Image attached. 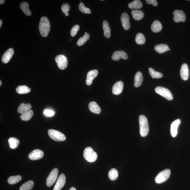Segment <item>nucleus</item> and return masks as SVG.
I'll return each mask as SVG.
<instances>
[{
    "label": "nucleus",
    "instance_id": "ddd939ff",
    "mask_svg": "<svg viewBox=\"0 0 190 190\" xmlns=\"http://www.w3.org/2000/svg\"><path fill=\"white\" fill-rule=\"evenodd\" d=\"M112 59L114 61H118L120 59L127 60L128 58L127 53L122 51L114 52L112 56Z\"/></svg>",
    "mask_w": 190,
    "mask_h": 190
},
{
    "label": "nucleus",
    "instance_id": "72a5a7b5",
    "mask_svg": "<svg viewBox=\"0 0 190 190\" xmlns=\"http://www.w3.org/2000/svg\"><path fill=\"white\" fill-rule=\"evenodd\" d=\"M89 34L85 32V34L83 36V37L80 38L78 40L77 45L79 46L83 45L89 39Z\"/></svg>",
    "mask_w": 190,
    "mask_h": 190
},
{
    "label": "nucleus",
    "instance_id": "f257e3e1",
    "mask_svg": "<svg viewBox=\"0 0 190 190\" xmlns=\"http://www.w3.org/2000/svg\"><path fill=\"white\" fill-rule=\"evenodd\" d=\"M39 29L40 34L43 37H47L50 31V23L46 17L41 18L39 23Z\"/></svg>",
    "mask_w": 190,
    "mask_h": 190
},
{
    "label": "nucleus",
    "instance_id": "4c0bfd02",
    "mask_svg": "<svg viewBox=\"0 0 190 190\" xmlns=\"http://www.w3.org/2000/svg\"><path fill=\"white\" fill-rule=\"evenodd\" d=\"M70 9V6L67 3L63 4L61 7V10L63 13L65 14L66 16H68L69 15L68 12H69Z\"/></svg>",
    "mask_w": 190,
    "mask_h": 190
},
{
    "label": "nucleus",
    "instance_id": "c03bdc74",
    "mask_svg": "<svg viewBox=\"0 0 190 190\" xmlns=\"http://www.w3.org/2000/svg\"><path fill=\"white\" fill-rule=\"evenodd\" d=\"M69 190H76L75 188L74 187H72L71 188V189H70Z\"/></svg>",
    "mask_w": 190,
    "mask_h": 190
},
{
    "label": "nucleus",
    "instance_id": "1a4fd4ad",
    "mask_svg": "<svg viewBox=\"0 0 190 190\" xmlns=\"http://www.w3.org/2000/svg\"><path fill=\"white\" fill-rule=\"evenodd\" d=\"M174 21L175 22L178 23L179 22H184L186 20V17L184 12L182 10H176L173 12Z\"/></svg>",
    "mask_w": 190,
    "mask_h": 190
},
{
    "label": "nucleus",
    "instance_id": "e433bc0d",
    "mask_svg": "<svg viewBox=\"0 0 190 190\" xmlns=\"http://www.w3.org/2000/svg\"><path fill=\"white\" fill-rule=\"evenodd\" d=\"M79 9L80 11L83 13L86 14H91V13L90 9L86 7L83 3L80 4L79 6Z\"/></svg>",
    "mask_w": 190,
    "mask_h": 190
},
{
    "label": "nucleus",
    "instance_id": "9d476101",
    "mask_svg": "<svg viewBox=\"0 0 190 190\" xmlns=\"http://www.w3.org/2000/svg\"><path fill=\"white\" fill-rule=\"evenodd\" d=\"M44 156L43 152L41 150H34L29 153V158L32 160H37L42 159Z\"/></svg>",
    "mask_w": 190,
    "mask_h": 190
},
{
    "label": "nucleus",
    "instance_id": "79ce46f5",
    "mask_svg": "<svg viewBox=\"0 0 190 190\" xmlns=\"http://www.w3.org/2000/svg\"><path fill=\"white\" fill-rule=\"evenodd\" d=\"M5 2V1H4V0H1L0 1V4H3Z\"/></svg>",
    "mask_w": 190,
    "mask_h": 190
},
{
    "label": "nucleus",
    "instance_id": "5701e85b",
    "mask_svg": "<svg viewBox=\"0 0 190 190\" xmlns=\"http://www.w3.org/2000/svg\"><path fill=\"white\" fill-rule=\"evenodd\" d=\"M131 13L133 19L136 21L140 20L144 16L143 12L141 10H133Z\"/></svg>",
    "mask_w": 190,
    "mask_h": 190
},
{
    "label": "nucleus",
    "instance_id": "aec40b11",
    "mask_svg": "<svg viewBox=\"0 0 190 190\" xmlns=\"http://www.w3.org/2000/svg\"><path fill=\"white\" fill-rule=\"evenodd\" d=\"M103 27L105 37L107 39H110L111 37V29L108 22L107 21H104L103 23Z\"/></svg>",
    "mask_w": 190,
    "mask_h": 190
},
{
    "label": "nucleus",
    "instance_id": "f704fd0d",
    "mask_svg": "<svg viewBox=\"0 0 190 190\" xmlns=\"http://www.w3.org/2000/svg\"><path fill=\"white\" fill-rule=\"evenodd\" d=\"M136 42L138 45H143L145 42V36L142 34L139 33L137 34L136 37Z\"/></svg>",
    "mask_w": 190,
    "mask_h": 190
},
{
    "label": "nucleus",
    "instance_id": "c85d7f7f",
    "mask_svg": "<svg viewBox=\"0 0 190 190\" xmlns=\"http://www.w3.org/2000/svg\"><path fill=\"white\" fill-rule=\"evenodd\" d=\"M16 91L19 94H25L30 92L31 89L26 86H19L16 88Z\"/></svg>",
    "mask_w": 190,
    "mask_h": 190
},
{
    "label": "nucleus",
    "instance_id": "37998d69",
    "mask_svg": "<svg viewBox=\"0 0 190 190\" xmlns=\"http://www.w3.org/2000/svg\"><path fill=\"white\" fill-rule=\"evenodd\" d=\"M2 25V21L1 19L0 20V28H1Z\"/></svg>",
    "mask_w": 190,
    "mask_h": 190
},
{
    "label": "nucleus",
    "instance_id": "412c9836",
    "mask_svg": "<svg viewBox=\"0 0 190 190\" xmlns=\"http://www.w3.org/2000/svg\"><path fill=\"white\" fill-rule=\"evenodd\" d=\"M31 107V105L30 103L26 104L22 103L18 108L17 112L18 113L22 114L25 112L30 110Z\"/></svg>",
    "mask_w": 190,
    "mask_h": 190
},
{
    "label": "nucleus",
    "instance_id": "a878e982",
    "mask_svg": "<svg viewBox=\"0 0 190 190\" xmlns=\"http://www.w3.org/2000/svg\"><path fill=\"white\" fill-rule=\"evenodd\" d=\"M20 8L26 15L30 16L31 15V12L29 9V5L28 3L26 2H23L21 4Z\"/></svg>",
    "mask_w": 190,
    "mask_h": 190
},
{
    "label": "nucleus",
    "instance_id": "58836bf2",
    "mask_svg": "<svg viewBox=\"0 0 190 190\" xmlns=\"http://www.w3.org/2000/svg\"><path fill=\"white\" fill-rule=\"evenodd\" d=\"M80 29V26L79 25H76L72 28L71 31V35L72 37H75L77 34L78 31Z\"/></svg>",
    "mask_w": 190,
    "mask_h": 190
},
{
    "label": "nucleus",
    "instance_id": "6e6552de",
    "mask_svg": "<svg viewBox=\"0 0 190 190\" xmlns=\"http://www.w3.org/2000/svg\"><path fill=\"white\" fill-rule=\"evenodd\" d=\"M59 170L57 168L54 169L49 174L47 179L46 184L48 187L52 186L57 180Z\"/></svg>",
    "mask_w": 190,
    "mask_h": 190
},
{
    "label": "nucleus",
    "instance_id": "7ed1b4c3",
    "mask_svg": "<svg viewBox=\"0 0 190 190\" xmlns=\"http://www.w3.org/2000/svg\"><path fill=\"white\" fill-rule=\"evenodd\" d=\"M83 156L86 160L90 162H93L96 161L98 156L92 148L88 147L84 151Z\"/></svg>",
    "mask_w": 190,
    "mask_h": 190
},
{
    "label": "nucleus",
    "instance_id": "a211bd4d",
    "mask_svg": "<svg viewBox=\"0 0 190 190\" xmlns=\"http://www.w3.org/2000/svg\"><path fill=\"white\" fill-rule=\"evenodd\" d=\"M123 83L121 81H118L114 85L113 88V93L115 95H119L123 90Z\"/></svg>",
    "mask_w": 190,
    "mask_h": 190
},
{
    "label": "nucleus",
    "instance_id": "2f4dec72",
    "mask_svg": "<svg viewBox=\"0 0 190 190\" xmlns=\"http://www.w3.org/2000/svg\"><path fill=\"white\" fill-rule=\"evenodd\" d=\"M150 75L153 78H161L163 77V74L159 72H156L153 68H150L149 69Z\"/></svg>",
    "mask_w": 190,
    "mask_h": 190
},
{
    "label": "nucleus",
    "instance_id": "dca6fc26",
    "mask_svg": "<svg viewBox=\"0 0 190 190\" xmlns=\"http://www.w3.org/2000/svg\"><path fill=\"white\" fill-rule=\"evenodd\" d=\"M98 71L97 70H93L88 73L87 79L86 80V83L87 85H91L94 79H95L98 75Z\"/></svg>",
    "mask_w": 190,
    "mask_h": 190
},
{
    "label": "nucleus",
    "instance_id": "473e14b6",
    "mask_svg": "<svg viewBox=\"0 0 190 190\" xmlns=\"http://www.w3.org/2000/svg\"><path fill=\"white\" fill-rule=\"evenodd\" d=\"M22 179V177L20 175L11 176L8 179L7 182L10 184L14 185L21 181Z\"/></svg>",
    "mask_w": 190,
    "mask_h": 190
},
{
    "label": "nucleus",
    "instance_id": "f8f14e48",
    "mask_svg": "<svg viewBox=\"0 0 190 190\" xmlns=\"http://www.w3.org/2000/svg\"><path fill=\"white\" fill-rule=\"evenodd\" d=\"M14 54V51L12 48H10L7 50L4 53L1 58V61L4 63H7L10 60Z\"/></svg>",
    "mask_w": 190,
    "mask_h": 190
},
{
    "label": "nucleus",
    "instance_id": "7c9ffc66",
    "mask_svg": "<svg viewBox=\"0 0 190 190\" xmlns=\"http://www.w3.org/2000/svg\"><path fill=\"white\" fill-rule=\"evenodd\" d=\"M34 183L32 180H29L23 184L20 187L19 190H31L33 189Z\"/></svg>",
    "mask_w": 190,
    "mask_h": 190
},
{
    "label": "nucleus",
    "instance_id": "ea45409f",
    "mask_svg": "<svg viewBox=\"0 0 190 190\" xmlns=\"http://www.w3.org/2000/svg\"><path fill=\"white\" fill-rule=\"evenodd\" d=\"M44 113L48 117H52L54 115L55 113L53 111L49 110H45L44 111Z\"/></svg>",
    "mask_w": 190,
    "mask_h": 190
},
{
    "label": "nucleus",
    "instance_id": "a19ab883",
    "mask_svg": "<svg viewBox=\"0 0 190 190\" xmlns=\"http://www.w3.org/2000/svg\"><path fill=\"white\" fill-rule=\"evenodd\" d=\"M145 1L148 4H151L154 7H156L157 5V1L156 0H147Z\"/></svg>",
    "mask_w": 190,
    "mask_h": 190
},
{
    "label": "nucleus",
    "instance_id": "de8ad7c7",
    "mask_svg": "<svg viewBox=\"0 0 190 190\" xmlns=\"http://www.w3.org/2000/svg\"><path fill=\"white\" fill-rule=\"evenodd\" d=\"M168 50H169V51H170V49H169Z\"/></svg>",
    "mask_w": 190,
    "mask_h": 190
},
{
    "label": "nucleus",
    "instance_id": "b1692460",
    "mask_svg": "<svg viewBox=\"0 0 190 190\" xmlns=\"http://www.w3.org/2000/svg\"><path fill=\"white\" fill-rule=\"evenodd\" d=\"M162 25L159 21L156 20L153 22L151 25V29L154 33H158L162 29Z\"/></svg>",
    "mask_w": 190,
    "mask_h": 190
},
{
    "label": "nucleus",
    "instance_id": "c9c22d12",
    "mask_svg": "<svg viewBox=\"0 0 190 190\" xmlns=\"http://www.w3.org/2000/svg\"><path fill=\"white\" fill-rule=\"evenodd\" d=\"M109 177L111 180H115L117 178L118 172L117 170L115 168L111 169L109 171Z\"/></svg>",
    "mask_w": 190,
    "mask_h": 190
},
{
    "label": "nucleus",
    "instance_id": "c756f323",
    "mask_svg": "<svg viewBox=\"0 0 190 190\" xmlns=\"http://www.w3.org/2000/svg\"><path fill=\"white\" fill-rule=\"evenodd\" d=\"M34 112L32 110H30L22 114L20 116L21 119L23 121H28L33 117Z\"/></svg>",
    "mask_w": 190,
    "mask_h": 190
},
{
    "label": "nucleus",
    "instance_id": "39448f33",
    "mask_svg": "<svg viewBox=\"0 0 190 190\" xmlns=\"http://www.w3.org/2000/svg\"><path fill=\"white\" fill-rule=\"evenodd\" d=\"M155 91L156 93L169 101H171L173 99L172 94H171V92L166 88L161 86H158L155 88Z\"/></svg>",
    "mask_w": 190,
    "mask_h": 190
},
{
    "label": "nucleus",
    "instance_id": "cd10ccee",
    "mask_svg": "<svg viewBox=\"0 0 190 190\" xmlns=\"http://www.w3.org/2000/svg\"><path fill=\"white\" fill-rule=\"evenodd\" d=\"M8 143L10 148L12 149H15L19 146V139L15 137L10 138L8 140Z\"/></svg>",
    "mask_w": 190,
    "mask_h": 190
},
{
    "label": "nucleus",
    "instance_id": "f03ea898",
    "mask_svg": "<svg viewBox=\"0 0 190 190\" xmlns=\"http://www.w3.org/2000/svg\"><path fill=\"white\" fill-rule=\"evenodd\" d=\"M140 133L141 136L145 137L148 135L149 131L148 123L147 118L145 116L141 115L139 117Z\"/></svg>",
    "mask_w": 190,
    "mask_h": 190
},
{
    "label": "nucleus",
    "instance_id": "20e7f679",
    "mask_svg": "<svg viewBox=\"0 0 190 190\" xmlns=\"http://www.w3.org/2000/svg\"><path fill=\"white\" fill-rule=\"evenodd\" d=\"M48 134L51 139L56 141H64L66 139V137L65 135L61 132L55 130H49L48 131Z\"/></svg>",
    "mask_w": 190,
    "mask_h": 190
},
{
    "label": "nucleus",
    "instance_id": "f3484780",
    "mask_svg": "<svg viewBox=\"0 0 190 190\" xmlns=\"http://www.w3.org/2000/svg\"><path fill=\"white\" fill-rule=\"evenodd\" d=\"M181 120L177 119L173 122L171 125V134L173 137H175L177 136L178 131L177 129L179 126L180 124Z\"/></svg>",
    "mask_w": 190,
    "mask_h": 190
},
{
    "label": "nucleus",
    "instance_id": "4468645a",
    "mask_svg": "<svg viewBox=\"0 0 190 190\" xmlns=\"http://www.w3.org/2000/svg\"><path fill=\"white\" fill-rule=\"evenodd\" d=\"M121 21L124 29L125 30H128L130 27V23L129 17L127 14L123 13L121 17Z\"/></svg>",
    "mask_w": 190,
    "mask_h": 190
},
{
    "label": "nucleus",
    "instance_id": "0eeeda50",
    "mask_svg": "<svg viewBox=\"0 0 190 190\" xmlns=\"http://www.w3.org/2000/svg\"><path fill=\"white\" fill-rule=\"evenodd\" d=\"M55 61L57 63L58 67L60 69L64 70L67 68L68 61L66 57L65 56L59 55L56 56Z\"/></svg>",
    "mask_w": 190,
    "mask_h": 190
},
{
    "label": "nucleus",
    "instance_id": "393cba45",
    "mask_svg": "<svg viewBox=\"0 0 190 190\" xmlns=\"http://www.w3.org/2000/svg\"><path fill=\"white\" fill-rule=\"evenodd\" d=\"M155 51L158 53L162 54L168 51L169 46L166 44H162L156 45L154 48Z\"/></svg>",
    "mask_w": 190,
    "mask_h": 190
},
{
    "label": "nucleus",
    "instance_id": "423d86ee",
    "mask_svg": "<svg viewBox=\"0 0 190 190\" xmlns=\"http://www.w3.org/2000/svg\"><path fill=\"white\" fill-rule=\"evenodd\" d=\"M171 171L169 169H166L160 172L156 177L155 179L156 183H164L169 178Z\"/></svg>",
    "mask_w": 190,
    "mask_h": 190
},
{
    "label": "nucleus",
    "instance_id": "49530a36",
    "mask_svg": "<svg viewBox=\"0 0 190 190\" xmlns=\"http://www.w3.org/2000/svg\"><path fill=\"white\" fill-rule=\"evenodd\" d=\"M71 40H72V39L70 40V41H71Z\"/></svg>",
    "mask_w": 190,
    "mask_h": 190
},
{
    "label": "nucleus",
    "instance_id": "6ab92c4d",
    "mask_svg": "<svg viewBox=\"0 0 190 190\" xmlns=\"http://www.w3.org/2000/svg\"><path fill=\"white\" fill-rule=\"evenodd\" d=\"M143 80L142 74L140 72H138L135 76L134 86L136 87H139L141 85Z\"/></svg>",
    "mask_w": 190,
    "mask_h": 190
},
{
    "label": "nucleus",
    "instance_id": "2eb2a0df",
    "mask_svg": "<svg viewBox=\"0 0 190 190\" xmlns=\"http://www.w3.org/2000/svg\"><path fill=\"white\" fill-rule=\"evenodd\" d=\"M189 69L187 64L184 63L182 65L180 69V76L184 80H187L189 77Z\"/></svg>",
    "mask_w": 190,
    "mask_h": 190
},
{
    "label": "nucleus",
    "instance_id": "bb28decb",
    "mask_svg": "<svg viewBox=\"0 0 190 190\" xmlns=\"http://www.w3.org/2000/svg\"><path fill=\"white\" fill-rule=\"evenodd\" d=\"M128 6L130 8L132 9H140L142 7L143 4L139 0H135L130 3Z\"/></svg>",
    "mask_w": 190,
    "mask_h": 190
},
{
    "label": "nucleus",
    "instance_id": "9b49d317",
    "mask_svg": "<svg viewBox=\"0 0 190 190\" xmlns=\"http://www.w3.org/2000/svg\"><path fill=\"white\" fill-rule=\"evenodd\" d=\"M66 178L63 174L60 175L53 190H60L65 184Z\"/></svg>",
    "mask_w": 190,
    "mask_h": 190
},
{
    "label": "nucleus",
    "instance_id": "a18cd8bd",
    "mask_svg": "<svg viewBox=\"0 0 190 190\" xmlns=\"http://www.w3.org/2000/svg\"><path fill=\"white\" fill-rule=\"evenodd\" d=\"M2 84V82L1 80H0V86H1Z\"/></svg>",
    "mask_w": 190,
    "mask_h": 190
},
{
    "label": "nucleus",
    "instance_id": "4be33fe9",
    "mask_svg": "<svg viewBox=\"0 0 190 190\" xmlns=\"http://www.w3.org/2000/svg\"><path fill=\"white\" fill-rule=\"evenodd\" d=\"M89 108L92 113L98 114L101 113V109L98 104L95 101H92L89 104Z\"/></svg>",
    "mask_w": 190,
    "mask_h": 190
}]
</instances>
